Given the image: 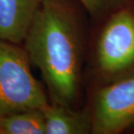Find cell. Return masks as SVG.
<instances>
[{
  "label": "cell",
  "mask_w": 134,
  "mask_h": 134,
  "mask_svg": "<svg viewBox=\"0 0 134 134\" xmlns=\"http://www.w3.org/2000/svg\"><path fill=\"white\" fill-rule=\"evenodd\" d=\"M0 134H45L43 109L25 110L0 118Z\"/></svg>",
  "instance_id": "7"
},
{
  "label": "cell",
  "mask_w": 134,
  "mask_h": 134,
  "mask_svg": "<svg viewBox=\"0 0 134 134\" xmlns=\"http://www.w3.org/2000/svg\"><path fill=\"white\" fill-rule=\"evenodd\" d=\"M77 0H42L22 46L41 73L51 103L84 105L91 28Z\"/></svg>",
  "instance_id": "1"
},
{
  "label": "cell",
  "mask_w": 134,
  "mask_h": 134,
  "mask_svg": "<svg viewBox=\"0 0 134 134\" xmlns=\"http://www.w3.org/2000/svg\"><path fill=\"white\" fill-rule=\"evenodd\" d=\"M45 134H92V120L87 108H71L49 102L43 108Z\"/></svg>",
  "instance_id": "6"
},
{
  "label": "cell",
  "mask_w": 134,
  "mask_h": 134,
  "mask_svg": "<svg viewBox=\"0 0 134 134\" xmlns=\"http://www.w3.org/2000/svg\"><path fill=\"white\" fill-rule=\"evenodd\" d=\"M42 0H0V39L22 44Z\"/></svg>",
  "instance_id": "5"
},
{
  "label": "cell",
  "mask_w": 134,
  "mask_h": 134,
  "mask_svg": "<svg viewBox=\"0 0 134 134\" xmlns=\"http://www.w3.org/2000/svg\"><path fill=\"white\" fill-rule=\"evenodd\" d=\"M31 66L22 44L0 39V118L49 104L44 85L34 77Z\"/></svg>",
  "instance_id": "3"
},
{
  "label": "cell",
  "mask_w": 134,
  "mask_h": 134,
  "mask_svg": "<svg viewBox=\"0 0 134 134\" xmlns=\"http://www.w3.org/2000/svg\"><path fill=\"white\" fill-rule=\"evenodd\" d=\"M128 132H130V133H133L134 134V126L132 128H131V129L128 131Z\"/></svg>",
  "instance_id": "9"
},
{
  "label": "cell",
  "mask_w": 134,
  "mask_h": 134,
  "mask_svg": "<svg viewBox=\"0 0 134 134\" xmlns=\"http://www.w3.org/2000/svg\"><path fill=\"white\" fill-rule=\"evenodd\" d=\"M134 76V2L93 23L88 41L85 88Z\"/></svg>",
  "instance_id": "2"
},
{
  "label": "cell",
  "mask_w": 134,
  "mask_h": 134,
  "mask_svg": "<svg viewBox=\"0 0 134 134\" xmlns=\"http://www.w3.org/2000/svg\"><path fill=\"white\" fill-rule=\"evenodd\" d=\"M84 105L92 134H120L134 126V76L101 86L85 88Z\"/></svg>",
  "instance_id": "4"
},
{
  "label": "cell",
  "mask_w": 134,
  "mask_h": 134,
  "mask_svg": "<svg viewBox=\"0 0 134 134\" xmlns=\"http://www.w3.org/2000/svg\"><path fill=\"white\" fill-rule=\"evenodd\" d=\"M84 7L92 22L96 23L110 13L125 4L133 3L134 0H77Z\"/></svg>",
  "instance_id": "8"
}]
</instances>
